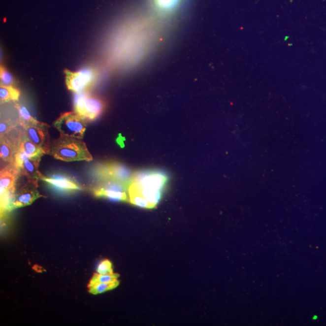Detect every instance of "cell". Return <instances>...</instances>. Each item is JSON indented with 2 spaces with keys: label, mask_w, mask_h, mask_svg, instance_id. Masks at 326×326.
<instances>
[{
  "label": "cell",
  "mask_w": 326,
  "mask_h": 326,
  "mask_svg": "<svg viewBox=\"0 0 326 326\" xmlns=\"http://www.w3.org/2000/svg\"><path fill=\"white\" fill-rule=\"evenodd\" d=\"M20 96V91L13 86L1 85L0 87V100L1 103L17 100Z\"/></svg>",
  "instance_id": "e0dca14e"
},
{
  "label": "cell",
  "mask_w": 326,
  "mask_h": 326,
  "mask_svg": "<svg viewBox=\"0 0 326 326\" xmlns=\"http://www.w3.org/2000/svg\"><path fill=\"white\" fill-rule=\"evenodd\" d=\"M169 176L160 170H144L134 172L132 183L141 188L163 192L169 181Z\"/></svg>",
  "instance_id": "8992f818"
},
{
  "label": "cell",
  "mask_w": 326,
  "mask_h": 326,
  "mask_svg": "<svg viewBox=\"0 0 326 326\" xmlns=\"http://www.w3.org/2000/svg\"><path fill=\"white\" fill-rule=\"evenodd\" d=\"M160 23L151 17L141 18L128 26L116 42L117 62L131 66L148 58L160 41Z\"/></svg>",
  "instance_id": "6da1fadb"
},
{
  "label": "cell",
  "mask_w": 326,
  "mask_h": 326,
  "mask_svg": "<svg viewBox=\"0 0 326 326\" xmlns=\"http://www.w3.org/2000/svg\"><path fill=\"white\" fill-rule=\"evenodd\" d=\"M41 157H30L19 151L15 154L13 162L19 169L21 176H27L28 180L39 181L42 175L38 167Z\"/></svg>",
  "instance_id": "30bf717a"
},
{
  "label": "cell",
  "mask_w": 326,
  "mask_h": 326,
  "mask_svg": "<svg viewBox=\"0 0 326 326\" xmlns=\"http://www.w3.org/2000/svg\"><path fill=\"white\" fill-rule=\"evenodd\" d=\"M16 125H13L9 121L5 122L1 120V125H0V132H1V137L6 134L8 132L15 127Z\"/></svg>",
  "instance_id": "603a6c76"
},
{
  "label": "cell",
  "mask_w": 326,
  "mask_h": 326,
  "mask_svg": "<svg viewBox=\"0 0 326 326\" xmlns=\"http://www.w3.org/2000/svg\"><path fill=\"white\" fill-rule=\"evenodd\" d=\"M17 108L19 114V119H18V124L24 127L25 126L31 124V123L35 121L30 113H29L28 109L25 106L21 105H17Z\"/></svg>",
  "instance_id": "d6986e66"
},
{
  "label": "cell",
  "mask_w": 326,
  "mask_h": 326,
  "mask_svg": "<svg viewBox=\"0 0 326 326\" xmlns=\"http://www.w3.org/2000/svg\"><path fill=\"white\" fill-rule=\"evenodd\" d=\"M0 78H1V85L3 86H13L14 84V79L12 74L2 66L0 69Z\"/></svg>",
  "instance_id": "44dd1931"
},
{
  "label": "cell",
  "mask_w": 326,
  "mask_h": 326,
  "mask_svg": "<svg viewBox=\"0 0 326 326\" xmlns=\"http://www.w3.org/2000/svg\"><path fill=\"white\" fill-rule=\"evenodd\" d=\"M184 0H151L153 17L162 23L170 19L180 10Z\"/></svg>",
  "instance_id": "7c38bea8"
},
{
  "label": "cell",
  "mask_w": 326,
  "mask_h": 326,
  "mask_svg": "<svg viewBox=\"0 0 326 326\" xmlns=\"http://www.w3.org/2000/svg\"><path fill=\"white\" fill-rule=\"evenodd\" d=\"M38 181L28 180V183L21 187L17 194L13 196L10 204V211L14 208L27 206L32 204L36 199L42 197L38 190Z\"/></svg>",
  "instance_id": "8fae6325"
},
{
  "label": "cell",
  "mask_w": 326,
  "mask_h": 326,
  "mask_svg": "<svg viewBox=\"0 0 326 326\" xmlns=\"http://www.w3.org/2000/svg\"><path fill=\"white\" fill-rule=\"evenodd\" d=\"M95 175L100 181L113 180L130 185L134 172L124 164L117 162H106L95 168Z\"/></svg>",
  "instance_id": "5b68a950"
},
{
  "label": "cell",
  "mask_w": 326,
  "mask_h": 326,
  "mask_svg": "<svg viewBox=\"0 0 326 326\" xmlns=\"http://www.w3.org/2000/svg\"><path fill=\"white\" fill-rule=\"evenodd\" d=\"M20 176L19 169L13 162L3 168L0 173L1 195L14 193L16 182Z\"/></svg>",
  "instance_id": "4fadbf2b"
},
{
  "label": "cell",
  "mask_w": 326,
  "mask_h": 326,
  "mask_svg": "<svg viewBox=\"0 0 326 326\" xmlns=\"http://www.w3.org/2000/svg\"><path fill=\"white\" fill-rule=\"evenodd\" d=\"M48 127L47 124L36 120L23 127L27 137L43 150L45 154H49L50 146Z\"/></svg>",
  "instance_id": "9c48e42d"
},
{
  "label": "cell",
  "mask_w": 326,
  "mask_h": 326,
  "mask_svg": "<svg viewBox=\"0 0 326 326\" xmlns=\"http://www.w3.org/2000/svg\"><path fill=\"white\" fill-rule=\"evenodd\" d=\"M41 180L47 183L58 191L64 193H71L82 190L81 186L71 178L63 175H56L52 177L42 176Z\"/></svg>",
  "instance_id": "5bb4252c"
},
{
  "label": "cell",
  "mask_w": 326,
  "mask_h": 326,
  "mask_svg": "<svg viewBox=\"0 0 326 326\" xmlns=\"http://www.w3.org/2000/svg\"><path fill=\"white\" fill-rule=\"evenodd\" d=\"M119 277V275L118 274H95L93 275L92 279H91L88 286L94 285L98 283H109L116 281Z\"/></svg>",
  "instance_id": "ffe728a7"
},
{
  "label": "cell",
  "mask_w": 326,
  "mask_h": 326,
  "mask_svg": "<svg viewBox=\"0 0 326 326\" xmlns=\"http://www.w3.org/2000/svg\"><path fill=\"white\" fill-rule=\"evenodd\" d=\"M97 272L100 274L113 273V264L110 261L105 259L98 264Z\"/></svg>",
  "instance_id": "7402d4cb"
},
{
  "label": "cell",
  "mask_w": 326,
  "mask_h": 326,
  "mask_svg": "<svg viewBox=\"0 0 326 326\" xmlns=\"http://www.w3.org/2000/svg\"><path fill=\"white\" fill-rule=\"evenodd\" d=\"M49 154L65 162H90L93 160L82 140L61 135L50 144Z\"/></svg>",
  "instance_id": "7a4b0ae2"
},
{
  "label": "cell",
  "mask_w": 326,
  "mask_h": 326,
  "mask_svg": "<svg viewBox=\"0 0 326 326\" xmlns=\"http://www.w3.org/2000/svg\"><path fill=\"white\" fill-rule=\"evenodd\" d=\"M119 282L118 280L109 283H98L96 284L88 286L89 288V293L93 295H97L106 292V291L113 290L118 287Z\"/></svg>",
  "instance_id": "ac0fdd59"
},
{
  "label": "cell",
  "mask_w": 326,
  "mask_h": 326,
  "mask_svg": "<svg viewBox=\"0 0 326 326\" xmlns=\"http://www.w3.org/2000/svg\"><path fill=\"white\" fill-rule=\"evenodd\" d=\"M128 196H129V202L133 205L141 208H148V209L155 208L150 202L147 201L142 195L139 193L132 184H130L129 189H128Z\"/></svg>",
  "instance_id": "2e32d148"
},
{
  "label": "cell",
  "mask_w": 326,
  "mask_h": 326,
  "mask_svg": "<svg viewBox=\"0 0 326 326\" xmlns=\"http://www.w3.org/2000/svg\"><path fill=\"white\" fill-rule=\"evenodd\" d=\"M106 104L101 98L88 92L76 93L74 99V112L87 121H92L105 110Z\"/></svg>",
  "instance_id": "3957f363"
},
{
  "label": "cell",
  "mask_w": 326,
  "mask_h": 326,
  "mask_svg": "<svg viewBox=\"0 0 326 326\" xmlns=\"http://www.w3.org/2000/svg\"><path fill=\"white\" fill-rule=\"evenodd\" d=\"M18 151L30 157H42L43 155L45 154L43 150H42L41 148H39L27 137L25 132H23L22 137L21 138Z\"/></svg>",
  "instance_id": "9a60e30c"
},
{
  "label": "cell",
  "mask_w": 326,
  "mask_h": 326,
  "mask_svg": "<svg viewBox=\"0 0 326 326\" xmlns=\"http://www.w3.org/2000/svg\"><path fill=\"white\" fill-rule=\"evenodd\" d=\"M130 185L119 181L107 180L100 181L94 189L96 197H105L115 201H129L127 192Z\"/></svg>",
  "instance_id": "ba28073f"
},
{
  "label": "cell",
  "mask_w": 326,
  "mask_h": 326,
  "mask_svg": "<svg viewBox=\"0 0 326 326\" xmlns=\"http://www.w3.org/2000/svg\"><path fill=\"white\" fill-rule=\"evenodd\" d=\"M65 73L68 89L75 93L87 92L94 85L98 77L97 72L91 68L77 72L65 70Z\"/></svg>",
  "instance_id": "52a82bcc"
},
{
  "label": "cell",
  "mask_w": 326,
  "mask_h": 326,
  "mask_svg": "<svg viewBox=\"0 0 326 326\" xmlns=\"http://www.w3.org/2000/svg\"><path fill=\"white\" fill-rule=\"evenodd\" d=\"M87 120L75 112L64 113L59 117L53 126L60 135L82 140L87 128Z\"/></svg>",
  "instance_id": "277c9868"
}]
</instances>
